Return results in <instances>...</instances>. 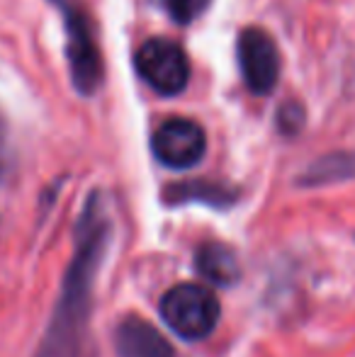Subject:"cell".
<instances>
[{
	"instance_id": "cell-2",
	"label": "cell",
	"mask_w": 355,
	"mask_h": 357,
	"mask_svg": "<svg viewBox=\"0 0 355 357\" xmlns=\"http://www.w3.org/2000/svg\"><path fill=\"white\" fill-rule=\"evenodd\" d=\"M219 316H222V304L207 284H176L161 299L163 324L188 343L209 338L217 328Z\"/></svg>"
},
{
	"instance_id": "cell-8",
	"label": "cell",
	"mask_w": 355,
	"mask_h": 357,
	"mask_svg": "<svg viewBox=\"0 0 355 357\" xmlns=\"http://www.w3.org/2000/svg\"><path fill=\"white\" fill-rule=\"evenodd\" d=\"M195 265H197L199 275H202L207 282L219 284V287H232L241 278L236 255L222 243L202 245V248L197 250V255H195Z\"/></svg>"
},
{
	"instance_id": "cell-3",
	"label": "cell",
	"mask_w": 355,
	"mask_h": 357,
	"mask_svg": "<svg viewBox=\"0 0 355 357\" xmlns=\"http://www.w3.org/2000/svg\"><path fill=\"white\" fill-rule=\"evenodd\" d=\"M137 71L158 95H180L188 88L190 61L185 49L173 39L153 37L137 52Z\"/></svg>"
},
{
	"instance_id": "cell-5",
	"label": "cell",
	"mask_w": 355,
	"mask_h": 357,
	"mask_svg": "<svg viewBox=\"0 0 355 357\" xmlns=\"http://www.w3.org/2000/svg\"><path fill=\"white\" fill-rule=\"evenodd\" d=\"M239 66L248 90L270 95L280 78V56L273 37L261 27H246L239 34Z\"/></svg>"
},
{
	"instance_id": "cell-1",
	"label": "cell",
	"mask_w": 355,
	"mask_h": 357,
	"mask_svg": "<svg viewBox=\"0 0 355 357\" xmlns=\"http://www.w3.org/2000/svg\"><path fill=\"white\" fill-rule=\"evenodd\" d=\"M112 243V219L103 195L88 199L76 229V248L61 280L56 306L49 319L37 357H81L86 345L95 280Z\"/></svg>"
},
{
	"instance_id": "cell-6",
	"label": "cell",
	"mask_w": 355,
	"mask_h": 357,
	"mask_svg": "<svg viewBox=\"0 0 355 357\" xmlns=\"http://www.w3.org/2000/svg\"><path fill=\"white\" fill-rule=\"evenodd\" d=\"M68 22V59H71V73L76 88L90 95L100 83V56L88 32L86 20L81 13H66Z\"/></svg>"
},
{
	"instance_id": "cell-7",
	"label": "cell",
	"mask_w": 355,
	"mask_h": 357,
	"mask_svg": "<svg viewBox=\"0 0 355 357\" xmlns=\"http://www.w3.org/2000/svg\"><path fill=\"white\" fill-rule=\"evenodd\" d=\"M117 357H176L171 343L149 321L127 316L114 331Z\"/></svg>"
},
{
	"instance_id": "cell-9",
	"label": "cell",
	"mask_w": 355,
	"mask_h": 357,
	"mask_svg": "<svg viewBox=\"0 0 355 357\" xmlns=\"http://www.w3.org/2000/svg\"><path fill=\"white\" fill-rule=\"evenodd\" d=\"M209 3L212 0H166V8L178 24H190L209 8Z\"/></svg>"
},
{
	"instance_id": "cell-4",
	"label": "cell",
	"mask_w": 355,
	"mask_h": 357,
	"mask_svg": "<svg viewBox=\"0 0 355 357\" xmlns=\"http://www.w3.org/2000/svg\"><path fill=\"white\" fill-rule=\"evenodd\" d=\"M151 151L158 163L173 170H188L202 160L207 151V137L197 122L190 119H168L153 132Z\"/></svg>"
}]
</instances>
